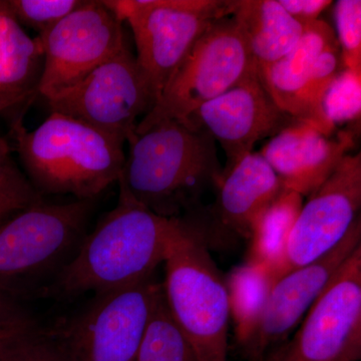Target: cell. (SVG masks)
<instances>
[{
  "instance_id": "cell-1",
  "label": "cell",
  "mask_w": 361,
  "mask_h": 361,
  "mask_svg": "<svg viewBox=\"0 0 361 361\" xmlns=\"http://www.w3.org/2000/svg\"><path fill=\"white\" fill-rule=\"evenodd\" d=\"M180 218L161 217L120 189L116 206L87 234L49 293L75 298L132 286L154 276L167 256Z\"/></svg>"
},
{
  "instance_id": "cell-2",
  "label": "cell",
  "mask_w": 361,
  "mask_h": 361,
  "mask_svg": "<svg viewBox=\"0 0 361 361\" xmlns=\"http://www.w3.org/2000/svg\"><path fill=\"white\" fill-rule=\"evenodd\" d=\"M120 189L161 217L175 219L199 210L222 178L212 135L177 121H164L128 141Z\"/></svg>"
},
{
  "instance_id": "cell-3",
  "label": "cell",
  "mask_w": 361,
  "mask_h": 361,
  "mask_svg": "<svg viewBox=\"0 0 361 361\" xmlns=\"http://www.w3.org/2000/svg\"><path fill=\"white\" fill-rule=\"evenodd\" d=\"M9 133L26 177L42 195L92 200L122 173L125 142L71 116L51 111L37 129L23 125Z\"/></svg>"
},
{
  "instance_id": "cell-4",
  "label": "cell",
  "mask_w": 361,
  "mask_h": 361,
  "mask_svg": "<svg viewBox=\"0 0 361 361\" xmlns=\"http://www.w3.org/2000/svg\"><path fill=\"white\" fill-rule=\"evenodd\" d=\"M164 295L169 310L200 361H227L230 305L225 278L190 215L180 226L164 261Z\"/></svg>"
},
{
  "instance_id": "cell-5",
  "label": "cell",
  "mask_w": 361,
  "mask_h": 361,
  "mask_svg": "<svg viewBox=\"0 0 361 361\" xmlns=\"http://www.w3.org/2000/svg\"><path fill=\"white\" fill-rule=\"evenodd\" d=\"M92 200L45 203L16 213L0 225V286L20 297L23 284L54 278L87 236Z\"/></svg>"
},
{
  "instance_id": "cell-6",
  "label": "cell",
  "mask_w": 361,
  "mask_h": 361,
  "mask_svg": "<svg viewBox=\"0 0 361 361\" xmlns=\"http://www.w3.org/2000/svg\"><path fill=\"white\" fill-rule=\"evenodd\" d=\"M132 30L135 59L155 104L176 68L214 20L230 18L236 0H103Z\"/></svg>"
},
{
  "instance_id": "cell-7",
  "label": "cell",
  "mask_w": 361,
  "mask_h": 361,
  "mask_svg": "<svg viewBox=\"0 0 361 361\" xmlns=\"http://www.w3.org/2000/svg\"><path fill=\"white\" fill-rule=\"evenodd\" d=\"M257 71L231 16L214 20L176 68L154 108L139 121L135 134L164 121L184 123L204 104Z\"/></svg>"
},
{
  "instance_id": "cell-8",
  "label": "cell",
  "mask_w": 361,
  "mask_h": 361,
  "mask_svg": "<svg viewBox=\"0 0 361 361\" xmlns=\"http://www.w3.org/2000/svg\"><path fill=\"white\" fill-rule=\"evenodd\" d=\"M161 285L153 276L94 294L82 310L45 331L71 361H135Z\"/></svg>"
},
{
  "instance_id": "cell-9",
  "label": "cell",
  "mask_w": 361,
  "mask_h": 361,
  "mask_svg": "<svg viewBox=\"0 0 361 361\" xmlns=\"http://www.w3.org/2000/svg\"><path fill=\"white\" fill-rule=\"evenodd\" d=\"M51 111L71 116L128 142L155 97L129 45L78 84L47 97Z\"/></svg>"
},
{
  "instance_id": "cell-10",
  "label": "cell",
  "mask_w": 361,
  "mask_h": 361,
  "mask_svg": "<svg viewBox=\"0 0 361 361\" xmlns=\"http://www.w3.org/2000/svg\"><path fill=\"white\" fill-rule=\"evenodd\" d=\"M361 358V246L311 306L290 341L260 361H358Z\"/></svg>"
},
{
  "instance_id": "cell-11",
  "label": "cell",
  "mask_w": 361,
  "mask_h": 361,
  "mask_svg": "<svg viewBox=\"0 0 361 361\" xmlns=\"http://www.w3.org/2000/svg\"><path fill=\"white\" fill-rule=\"evenodd\" d=\"M343 68L336 32L329 23L317 20L305 25L302 37L291 51L258 73L280 110L331 137L334 132L323 118L322 101Z\"/></svg>"
},
{
  "instance_id": "cell-12",
  "label": "cell",
  "mask_w": 361,
  "mask_h": 361,
  "mask_svg": "<svg viewBox=\"0 0 361 361\" xmlns=\"http://www.w3.org/2000/svg\"><path fill=\"white\" fill-rule=\"evenodd\" d=\"M123 21L103 0H87L49 32L37 35L44 56L39 96L73 87L127 45Z\"/></svg>"
},
{
  "instance_id": "cell-13",
  "label": "cell",
  "mask_w": 361,
  "mask_h": 361,
  "mask_svg": "<svg viewBox=\"0 0 361 361\" xmlns=\"http://www.w3.org/2000/svg\"><path fill=\"white\" fill-rule=\"evenodd\" d=\"M360 207L361 154H348L303 204L289 237L287 273L338 245L360 219Z\"/></svg>"
},
{
  "instance_id": "cell-14",
  "label": "cell",
  "mask_w": 361,
  "mask_h": 361,
  "mask_svg": "<svg viewBox=\"0 0 361 361\" xmlns=\"http://www.w3.org/2000/svg\"><path fill=\"white\" fill-rule=\"evenodd\" d=\"M296 120L278 108L257 73L200 106L184 123L203 130L224 151L223 172L253 152L256 142L272 137Z\"/></svg>"
},
{
  "instance_id": "cell-15",
  "label": "cell",
  "mask_w": 361,
  "mask_h": 361,
  "mask_svg": "<svg viewBox=\"0 0 361 361\" xmlns=\"http://www.w3.org/2000/svg\"><path fill=\"white\" fill-rule=\"evenodd\" d=\"M360 246V218L341 243L329 253L279 278L271 290L257 327L239 348L242 356L247 361H260L269 351L286 341L331 278Z\"/></svg>"
},
{
  "instance_id": "cell-16",
  "label": "cell",
  "mask_w": 361,
  "mask_h": 361,
  "mask_svg": "<svg viewBox=\"0 0 361 361\" xmlns=\"http://www.w3.org/2000/svg\"><path fill=\"white\" fill-rule=\"evenodd\" d=\"M285 188L269 164L252 152L222 172L212 205L195 213L209 249L228 248L250 238L252 228Z\"/></svg>"
},
{
  "instance_id": "cell-17",
  "label": "cell",
  "mask_w": 361,
  "mask_h": 361,
  "mask_svg": "<svg viewBox=\"0 0 361 361\" xmlns=\"http://www.w3.org/2000/svg\"><path fill=\"white\" fill-rule=\"evenodd\" d=\"M353 142L351 130L334 139L310 123L295 121L271 137L259 153L285 189L308 197L336 171Z\"/></svg>"
},
{
  "instance_id": "cell-18",
  "label": "cell",
  "mask_w": 361,
  "mask_h": 361,
  "mask_svg": "<svg viewBox=\"0 0 361 361\" xmlns=\"http://www.w3.org/2000/svg\"><path fill=\"white\" fill-rule=\"evenodd\" d=\"M44 66L39 37H30L0 4V116L9 129L23 125L39 96Z\"/></svg>"
},
{
  "instance_id": "cell-19",
  "label": "cell",
  "mask_w": 361,
  "mask_h": 361,
  "mask_svg": "<svg viewBox=\"0 0 361 361\" xmlns=\"http://www.w3.org/2000/svg\"><path fill=\"white\" fill-rule=\"evenodd\" d=\"M231 18L258 71L286 56L305 30L278 0H236Z\"/></svg>"
},
{
  "instance_id": "cell-20",
  "label": "cell",
  "mask_w": 361,
  "mask_h": 361,
  "mask_svg": "<svg viewBox=\"0 0 361 361\" xmlns=\"http://www.w3.org/2000/svg\"><path fill=\"white\" fill-rule=\"evenodd\" d=\"M304 197L285 189L252 228L247 261L265 265L276 279L287 273V247Z\"/></svg>"
},
{
  "instance_id": "cell-21",
  "label": "cell",
  "mask_w": 361,
  "mask_h": 361,
  "mask_svg": "<svg viewBox=\"0 0 361 361\" xmlns=\"http://www.w3.org/2000/svg\"><path fill=\"white\" fill-rule=\"evenodd\" d=\"M276 281L269 268L250 261L235 267L226 278L230 317L234 322L238 348L257 327Z\"/></svg>"
},
{
  "instance_id": "cell-22",
  "label": "cell",
  "mask_w": 361,
  "mask_h": 361,
  "mask_svg": "<svg viewBox=\"0 0 361 361\" xmlns=\"http://www.w3.org/2000/svg\"><path fill=\"white\" fill-rule=\"evenodd\" d=\"M135 361H200L189 338L169 310L161 285Z\"/></svg>"
},
{
  "instance_id": "cell-23",
  "label": "cell",
  "mask_w": 361,
  "mask_h": 361,
  "mask_svg": "<svg viewBox=\"0 0 361 361\" xmlns=\"http://www.w3.org/2000/svg\"><path fill=\"white\" fill-rule=\"evenodd\" d=\"M322 114L329 129L360 122L361 115V73L343 68L325 92Z\"/></svg>"
},
{
  "instance_id": "cell-24",
  "label": "cell",
  "mask_w": 361,
  "mask_h": 361,
  "mask_svg": "<svg viewBox=\"0 0 361 361\" xmlns=\"http://www.w3.org/2000/svg\"><path fill=\"white\" fill-rule=\"evenodd\" d=\"M87 0H0V4L21 26L39 35L49 32Z\"/></svg>"
},
{
  "instance_id": "cell-25",
  "label": "cell",
  "mask_w": 361,
  "mask_h": 361,
  "mask_svg": "<svg viewBox=\"0 0 361 361\" xmlns=\"http://www.w3.org/2000/svg\"><path fill=\"white\" fill-rule=\"evenodd\" d=\"M44 329L20 296L0 286V356Z\"/></svg>"
},
{
  "instance_id": "cell-26",
  "label": "cell",
  "mask_w": 361,
  "mask_h": 361,
  "mask_svg": "<svg viewBox=\"0 0 361 361\" xmlns=\"http://www.w3.org/2000/svg\"><path fill=\"white\" fill-rule=\"evenodd\" d=\"M336 39L344 68L361 73V1L339 0L334 6Z\"/></svg>"
},
{
  "instance_id": "cell-27",
  "label": "cell",
  "mask_w": 361,
  "mask_h": 361,
  "mask_svg": "<svg viewBox=\"0 0 361 361\" xmlns=\"http://www.w3.org/2000/svg\"><path fill=\"white\" fill-rule=\"evenodd\" d=\"M0 361H71L45 329L14 346Z\"/></svg>"
},
{
  "instance_id": "cell-28",
  "label": "cell",
  "mask_w": 361,
  "mask_h": 361,
  "mask_svg": "<svg viewBox=\"0 0 361 361\" xmlns=\"http://www.w3.org/2000/svg\"><path fill=\"white\" fill-rule=\"evenodd\" d=\"M13 191L39 193L25 174L20 170L13 157L8 140L0 137V192Z\"/></svg>"
},
{
  "instance_id": "cell-29",
  "label": "cell",
  "mask_w": 361,
  "mask_h": 361,
  "mask_svg": "<svg viewBox=\"0 0 361 361\" xmlns=\"http://www.w3.org/2000/svg\"><path fill=\"white\" fill-rule=\"evenodd\" d=\"M292 18L303 25L319 20V16L331 6L330 0H278Z\"/></svg>"
},
{
  "instance_id": "cell-30",
  "label": "cell",
  "mask_w": 361,
  "mask_h": 361,
  "mask_svg": "<svg viewBox=\"0 0 361 361\" xmlns=\"http://www.w3.org/2000/svg\"><path fill=\"white\" fill-rule=\"evenodd\" d=\"M42 195L39 193H23V192H0V225L16 213L28 207L39 203Z\"/></svg>"
}]
</instances>
